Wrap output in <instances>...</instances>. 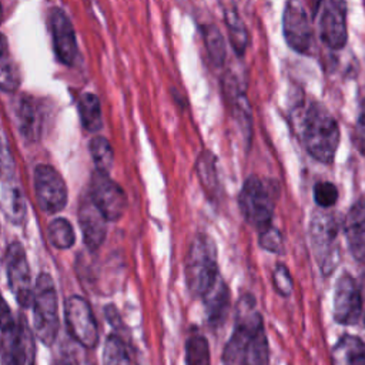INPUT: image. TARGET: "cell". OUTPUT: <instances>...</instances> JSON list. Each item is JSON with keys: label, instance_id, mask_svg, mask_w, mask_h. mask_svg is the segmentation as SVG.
<instances>
[{"label": "cell", "instance_id": "603a6c76", "mask_svg": "<svg viewBox=\"0 0 365 365\" xmlns=\"http://www.w3.org/2000/svg\"><path fill=\"white\" fill-rule=\"evenodd\" d=\"M224 17H225L227 29H228L230 43H231L234 51L238 56H242L247 48V44H248V33H247L245 24L242 23V20L234 6L225 7Z\"/></svg>", "mask_w": 365, "mask_h": 365}, {"label": "cell", "instance_id": "4fadbf2b", "mask_svg": "<svg viewBox=\"0 0 365 365\" xmlns=\"http://www.w3.org/2000/svg\"><path fill=\"white\" fill-rule=\"evenodd\" d=\"M364 311L361 287L349 274H342L335 284L332 315L341 325H355Z\"/></svg>", "mask_w": 365, "mask_h": 365}, {"label": "cell", "instance_id": "d6986e66", "mask_svg": "<svg viewBox=\"0 0 365 365\" xmlns=\"http://www.w3.org/2000/svg\"><path fill=\"white\" fill-rule=\"evenodd\" d=\"M332 365H365V342L356 335H342L332 348Z\"/></svg>", "mask_w": 365, "mask_h": 365}, {"label": "cell", "instance_id": "277c9868", "mask_svg": "<svg viewBox=\"0 0 365 365\" xmlns=\"http://www.w3.org/2000/svg\"><path fill=\"white\" fill-rule=\"evenodd\" d=\"M308 234L321 272L324 275L332 274L341 259L338 240L339 224L335 215L327 211H314L309 220Z\"/></svg>", "mask_w": 365, "mask_h": 365}, {"label": "cell", "instance_id": "e575fe53", "mask_svg": "<svg viewBox=\"0 0 365 365\" xmlns=\"http://www.w3.org/2000/svg\"><path fill=\"white\" fill-rule=\"evenodd\" d=\"M272 285L274 289L281 295V297H289L292 292V278L288 271V268L284 264H277L272 272Z\"/></svg>", "mask_w": 365, "mask_h": 365}, {"label": "cell", "instance_id": "d6a6232c", "mask_svg": "<svg viewBox=\"0 0 365 365\" xmlns=\"http://www.w3.org/2000/svg\"><path fill=\"white\" fill-rule=\"evenodd\" d=\"M259 247L268 252L282 254L284 252V240L278 228L274 225L267 227L265 230L259 231Z\"/></svg>", "mask_w": 365, "mask_h": 365}, {"label": "cell", "instance_id": "3957f363", "mask_svg": "<svg viewBox=\"0 0 365 365\" xmlns=\"http://www.w3.org/2000/svg\"><path fill=\"white\" fill-rule=\"evenodd\" d=\"M264 327L252 295H242L237 304L235 327L222 351V365H245L250 341L258 328Z\"/></svg>", "mask_w": 365, "mask_h": 365}, {"label": "cell", "instance_id": "f546056e", "mask_svg": "<svg viewBox=\"0 0 365 365\" xmlns=\"http://www.w3.org/2000/svg\"><path fill=\"white\" fill-rule=\"evenodd\" d=\"M48 238L53 247L58 250H68L76 241L71 224L66 218H54L48 225Z\"/></svg>", "mask_w": 365, "mask_h": 365}, {"label": "cell", "instance_id": "2e32d148", "mask_svg": "<svg viewBox=\"0 0 365 365\" xmlns=\"http://www.w3.org/2000/svg\"><path fill=\"white\" fill-rule=\"evenodd\" d=\"M344 234L352 257L365 262V197L356 200L346 212Z\"/></svg>", "mask_w": 365, "mask_h": 365}, {"label": "cell", "instance_id": "83f0119b", "mask_svg": "<svg viewBox=\"0 0 365 365\" xmlns=\"http://www.w3.org/2000/svg\"><path fill=\"white\" fill-rule=\"evenodd\" d=\"M88 148L96 165V171L108 174L114 163V153L108 140L104 137H94L91 138Z\"/></svg>", "mask_w": 365, "mask_h": 365}, {"label": "cell", "instance_id": "44dd1931", "mask_svg": "<svg viewBox=\"0 0 365 365\" xmlns=\"http://www.w3.org/2000/svg\"><path fill=\"white\" fill-rule=\"evenodd\" d=\"M20 86V74L11 57L6 37L0 33V88L13 93Z\"/></svg>", "mask_w": 365, "mask_h": 365}, {"label": "cell", "instance_id": "836d02e7", "mask_svg": "<svg viewBox=\"0 0 365 365\" xmlns=\"http://www.w3.org/2000/svg\"><path fill=\"white\" fill-rule=\"evenodd\" d=\"M14 160L9 147V141L7 137L3 131V128L0 127V177L10 180L14 175Z\"/></svg>", "mask_w": 365, "mask_h": 365}, {"label": "cell", "instance_id": "e0dca14e", "mask_svg": "<svg viewBox=\"0 0 365 365\" xmlns=\"http://www.w3.org/2000/svg\"><path fill=\"white\" fill-rule=\"evenodd\" d=\"M78 224L86 245L90 250H97L106 238L107 220L90 200V197L81 201L78 207Z\"/></svg>", "mask_w": 365, "mask_h": 365}, {"label": "cell", "instance_id": "52a82bcc", "mask_svg": "<svg viewBox=\"0 0 365 365\" xmlns=\"http://www.w3.org/2000/svg\"><path fill=\"white\" fill-rule=\"evenodd\" d=\"M36 345L31 329L24 317L16 325L3 332L0 341V364L1 365H34Z\"/></svg>", "mask_w": 365, "mask_h": 365}, {"label": "cell", "instance_id": "8992f818", "mask_svg": "<svg viewBox=\"0 0 365 365\" xmlns=\"http://www.w3.org/2000/svg\"><path fill=\"white\" fill-rule=\"evenodd\" d=\"M31 307L36 334L44 345L51 346L60 328L58 298L53 278L46 272L40 274L36 281Z\"/></svg>", "mask_w": 365, "mask_h": 365}, {"label": "cell", "instance_id": "1f68e13d", "mask_svg": "<svg viewBox=\"0 0 365 365\" xmlns=\"http://www.w3.org/2000/svg\"><path fill=\"white\" fill-rule=\"evenodd\" d=\"M338 200V188L329 181H321L314 185V201L321 208L332 207Z\"/></svg>", "mask_w": 365, "mask_h": 365}, {"label": "cell", "instance_id": "ab89813d", "mask_svg": "<svg viewBox=\"0 0 365 365\" xmlns=\"http://www.w3.org/2000/svg\"><path fill=\"white\" fill-rule=\"evenodd\" d=\"M1 19H3V9H1V4H0V21H1Z\"/></svg>", "mask_w": 365, "mask_h": 365}, {"label": "cell", "instance_id": "d4e9b609", "mask_svg": "<svg viewBox=\"0 0 365 365\" xmlns=\"http://www.w3.org/2000/svg\"><path fill=\"white\" fill-rule=\"evenodd\" d=\"M202 36H204V43L207 53L214 63V66H222L225 60V41L224 37L220 31V29L215 24H204L201 26Z\"/></svg>", "mask_w": 365, "mask_h": 365}, {"label": "cell", "instance_id": "30bf717a", "mask_svg": "<svg viewBox=\"0 0 365 365\" xmlns=\"http://www.w3.org/2000/svg\"><path fill=\"white\" fill-rule=\"evenodd\" d=\"M90 200L103 212L107 221H117L127 210L124 190L110 178L108 174L94 171L90 184Z\"/></svg>", "mask_w": 365, "mask_h": 365}, {"label": "cell", "instance_id": "5bb4252c", "mask_svg": "<svg viewBox=\"0 0 365 365\" xmlns=\"http://www.w3.org/2000/svg\"><path fill=\"white\" fill-rule=\"evenodd\" d=\"M6 271L10 289L13 291L17 302L23 308L33 305L34 289L30 287V268L24 248L17 241L11 242L6 251Z\"/></svg>", "mask_w": 365, "mask_h": 365}, {"label": "cell", "instance_id": "7c38bea8", "mask_svg": "<svg viewBox=\"0 0 365 365\" xmlns=\"http://www.w3.org/2000/svg\"><path fill=\"white\" fill-rule=\"evenodd\" d=\"M34 192L38 207L46 212H58L67 204L66 182L48 164H38L34 168Z\"/></svg>", "mask_w": 365, "mask_h": 365}, {"label": "cell", "instance_id": "7402d4cb", "mask_svg": "<svg viewBox=\"0 0 365 365\" xmlns=\"http://www.w3.org/2000/svg\"><path fill=\"white\" fill-rule=\"evenodd\" d=\"M78 114L83 127L87 131H98L103 125L100 100L93 93H84L78 98Z\"/></svg>", "mask_w": 365, "mask_h": 365}, {"label": "cell", "instance_id": "f1b7e54d", "mask_svg": "<svg viewBox=\"0 0 365 365\" xmlns=\"http://www.w3.org/2000/svg\"><path fill=\"white\" fill-rule=\"evenodd\" d=\"M103 365H131V359L121 336L115 334L107 336L103 349Z\"/></svg>", "mask_w": 365, "mask_h": 365}, {"label": "cell", "instance_id": "9a60e30c", "mask_svg": "<svg viewBox=\"0 0 365 365\" xmlns=\"http://www.w3.org/2000/svg\"><path fill=\"white\" fill-rule=\"evenodd\" d=\"M50 27L53 33V46L57 58L71 66L77 56V41L73 24L64 10L56 7L50 13Z\"/></svg>", "mask_w": 365, "mask_h": 365}, {"label": "cell", "instance_id": "484cf974", "mask_svg": "<svg viewBox=\"0 0 365 365\" xmlns=\"http://www.w3.org/2000/svg\"><path fill=\"white\" fill-rule=\"evenodd\" d=\"M187 365H211L210 345L204 335L191 334L185 341Z\"/></svg>", "mask_w": 365, "mask_h": 365}, {"label": "cell", "instance_id": "74e56055", "mask_svg": "<svg viewBox=\"0 0 365 365\" xmlns=\"http://www.w3.org/2000/svg\"><path fill=\"white\" fill-rule=\"evenodd\" d=\"M356 130L365 138V98L359 104V113L356 120Z\"/></svg>", "mask_w": 365, "mask_h": 365}, {"label": "cell", "instance_id": "cb8c5ba5", "mask_svg": "<svg viewBox=\"0 0 365 365\" xmlns=\"http://www.w3.org/2000/svg\"><path fill=\"white\" fill-rule=\"evenodd\" d=\"M197 173H198V178L204 187V190L208 192V195L214 197L218 192V174H217V158L215 155L208 151L204 150L198 160H197Z\"/></svg>", "mask_w": 365, "mask_h": 365}, {"label": "cell", "instance_id": "9c48e42d", "mask_svg": "<svg viewBox=\"0 0 365 365\" xmlns=\"http://www.w3.org/2000/svg\"><path fill=\"white\" fill-rule=\"evenodd\" d=\"M66 324L70 335L84 348L93 349L98 342V328L90 304L73 295L66 301Z\"/></svg>", "mask_w": 365, "mask_h": 365}, {"label": "cell", "instance_id": "ba28073f", "mask_svg": "<svg viewBox=\"0 0 365 365\" xmlns=\"http://www.w3.org/2000/svg\"><path fill=\"white\" fill-rule=\"evenodd\" d=\"M317 6L315 14L318 17L321 41L334 50L342 48L348 40L346 3L342 0H327Z\"/></svg>", "mask_w": 365, "mask_h": 365}, {"label": "cell", "instance_id": "ffe728a7", "mask_svg": "<svg viewBox=\"0 0 365 365\" xmlns=\"http://www.w3.org/2000/svg\"><path fill=\"white\" fill-rule=\"evenodd\" d=\"M17 121L20 133L24 135V138L34 141L40 135V127H41V115H40V107L37 101L30 97L24 96L19 101L17 108Z\"/></svg>", "mask_w": 365, "mask_h": 365}, {"label": "cell", "instance_id": "7a4b0ae2", "mask_svg": "<svg viewBox=\"0 0 365 365\" xmlns=\"http://www.w3.org/2000/svg\"><path fill=\"white\" fill-rule=\"evenodd\" d=\"M217 247L207 234H197L190 244L185 259V279L191 294L204 297L218 279Z\"/></svg>", "mask_w": 365, "mask_h": 365}, {"label": "cell", "instance_id": "f35d334b", "mask_svg": "<svg viewBox=\"0 0 365 365\" xmlns=\"http://www.w3.org/2000/svg\"><path fill=\"white\" fill-rule=\"evenodd\" d=\"M56 365H77V362L73 359V358H68V356H63L57 361Z\"/></svg>", "mask_w": 365, "mask_h": 365}, {"label": "cell", "instance_id": "8fae6325", "mask_svg": "<svg viewBox=\"0 0 365 365\" xmlns=\"http://www.w3.org/2000/svg\"><path fill=\"white\" fill-rule=\"evenodd\" d=\"M282 33L287 44L292 50L301 54L311 53L314 43L312 26L308 11L301 1L292 0L285 4L282 13Z\"/></svg>", "mask_w": 365, "mask_h": 365}, {"label": "cell", "instance_id": "6da1fadb", "mask_svg": "<svg viewBox=\"0 0 365 365\" xmlns=\"http://www.w3.org/2000/svg\"><path fill=\"white\" fill-rule=\"evenodd\" d=\"M301 138L308 154L319 163H332L339 145V127L335 117L321 103H311L305 110Z\"/></svg>", "mask_w": 365, "mask_h": 365}, {"label": "cell", "instance_id": "5b68a950", "mask_svg": "<svg viewBox=\"0 0 365 365\" xmlns=\"http://www.w3.org/2000/svg\"><path fill=\"white\" fill-rule=\"evenodd\" d=\"M274 184L265 182L257 175H250L240 191L238 205L245 221L259 231L272 225L275 210Z\"/></svg>", "mask_w": 365, "mask_h": 365}, {"label": "cell", "instance_id": "d590c367", "mask_svg": "<svg viewBox=\"0 0 365 365\" xmlns=\"http://www.w3.org/2000/svg\"><path fill=\"white\" fill-rule=\"evenodd\" d=\"M14 325H16V321L11 315L10 307L7 305V302L4 301V298L0 292V329L3 332H6V331H10Z\"/></svg>", "mask_w": 365, "mask_h": 365}, {"label": "cell", "instance_id": "8d00e7d4", "mask_svg": "<svg viewBox=\"0 0 365 365\" xmlns=\"http://www.w3.org/2000/svg\"><path fill=\"white\" fill-rule=\"evenodd\" d=\"M104 312H106V318L107 321L115 328V329H120L123 327V322H121V318H120V314L117 312L115 307L114 305H107L104 308Z\"/></svg>", "mask_w": 365, "mask_h": 365}, {"label": "cell", "instance_id": "4dcf8cb0", "mask_svg": "<svg viewBox=\"0 0 365 365\" xmlns=\"http://www.w3.org/2000/svg\"><path fill=\"white\" fill-rule=\"evenodd\" d=\"M4 211L7 212L9 218L13 220L14 222H20L26 214V205H24V198L21 195V191L17 187L7 188L4 195Z\"/></svg>", "mask_w": 365, "mask_h": 365}, {"label": "cell", "instance_id": "4316f807", "mask_svg": "<svg viewBox=\"0 0 365 365\" xmlns=\"http://www.w3.org/2000/svg\"><path fill=\"white\" fill-rule=\"evenodd\" d=\"M245 365H269V345L264 327L258 328L250 341Z\"/></svg>", "mask_w": 365, "mask_h": 365}, {"label": "cell", "instance_id": "ac0fdd59", "mask_svg": "<svg viewBox=\"0 0 365 365\" xmlns=\"http://www.w3.org/2000/svg\"><path fill=\"white\" fill-rule=\"evenodd\" d=\"M207 319L211 327H220L224 324L228 309H230V289L221 275L214 282V285L202 297Z\"/></svg>", "mask_w": 365, "mask_h": 365}]
</instances>
